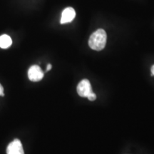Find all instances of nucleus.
Instances as JSON below:
<instances>
[{
	"label": "nucleus",
	"instance_id": "obj_1",
	"mask_svg": "<svg viewBox=\"0 0 154 154\" xmlns=\"http://www.w3.org/2000/svg\"><path fill=\"white\" fill-rule=\"evenodd\" d=\"M107 35L106 32L102 29L96 30L90 36L88 40V45L92 49L96 51H101L105 47L106 44Z\"/></svg>",
	"mask_w": 154,
	"mask_h": 154
},
{
	"label": "nucleus",
	"instance_id": "obj_2",
	"mask_svg": "<svg viewBox=\"0 0 154 154\" xmlns=\"http://www.w3.org/2000/svg\"><path fill=\"white\" fill-rule=\"evenodd\" d=\"M77 92L78 94L82 97L87 98L91 93H93L91 88V85L88 79H84L81 81L78 86H77Z\"/></svg>",
	"mask_w": 154,
	"mask_h": 154
},
{
	"label": "nucleus",
	"instance_id": "obj_3",
	"mask_svg": "<svg viewBox=\"0 0 154 154\" xmlns=\"http://www.w3.org/2000/svg\"><path fill=\"white\" fill-rule=\"evenodd\" d=\"M28 77L32 82H39L44 77V72L37 65H33L29 69Z\"/></svg>",
	"mask_w": 154,
	"mask_h": 154
},
{
	"label": "nucleus",
	"instance_id": "obj_4",
	"mask_svg": "<svg viewBox=\"0 0 154 154\" xmlns=\"http://www.w3.org/2000/svg\"><path fill=\"white\" fill-rule=\"evenodd\" d=\"M7 154H24L22 144L19 139H14L7 148Z\"/></svg>",
	"mask_w": 154,
	"mask_h": 154
},
{
	"label": "nucleus",
	"instance_id": "obj_5",
	"mask_svg": "<svg viewBox=\"0 0 154 154\" xmlns=\"http://www.w3.org/2000/svg\"><path fill=\"white\" fill-rule=\"evenodd\" d=\"M76 16V11L72 7H67L62 11L61 18V24H66V23L72 22L73 19Z\"/></svg>",
	"mask_w": 154,
	"mask_h": 154
},
{
	"label": "nucleus",
	"instance_id": "obj_6",
	"mask_svg": "<svg viewBox=\"0 0 154 154\" xmlns=\"http://www.w3.org/2000/svg\"><path fill=\"white\" fill-rule=\"evenodd\" d=\"M12 44L11 37L7 34H3L0 36V47L2 49H7Z\"/></svg>",
	"mask_w": 154,
	"mask_h": 154
},
{
	"label": "nucleus",
	"instance_id": "obj_7",
	"mask_svg": "<svg viewBox=\"0 0 154 154\" xmlns=\"http://www.w3.org/2000/svg\"><path fill=\"white\" fill-rule=\"evenodd\" d=\"M87 98L88 100H90V101H95L96 99V94L93 92V93H91V94H90V95L88 96Z\"/></svg>",
	"mask_w": 154,
	"mask_h": 154
},
{
	"label": "nucleus",
	"instance_id": "obj_8",
	"mask_svg": "<svg viewBox=\"0 0 154 154\" xmlns=\"http://www.w3.org/2000/svg\"><path fill=\"white\" fill-rule=\"evenodd\" d=\"M4 95H5V94H4V88L2 86V84H0V96H3Z\"/></svg>",
	"mask_w": 154,
	"mask_h": 154
},
{
	"label": "nucleus",
	"instance_id": "obj_9",
	"mask_svg": "<svg viewBox=\"0 0 154 154\" xmlns=\"http://www.w3.org/2000/svg\"><path fill=\"white\" fill-rule=\"evenodd\" d=\"M51 67H52V66H51V64H50V63H49V64L47 65V72H49V70H51Z\"/></svg>",
	"mask_w": 154,
	"mask_h": 154
},
{
	"label": "nucleus",
	"instance_id": "obj_10",
	"mask_svg": "<svg viewBox=\"0 0 154 154\" xmlns=\"http://www.w3.org/2000/svg\"><path fill=\"white\" fill-rule=\"evenodd\" d=\"M151 73H152V74L154 76V65L151 67Z\"/></svg>",
	"mask_w": 154,
	"mask_h": 154
}]
</instances>
